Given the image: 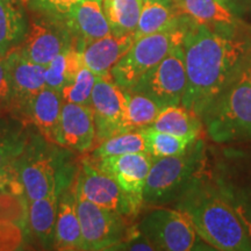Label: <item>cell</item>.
<instances>
[{"mask_svg": "<svg viewBox=\"0 0 251 251\" xmlns=\"http://www.w3.org/2000/svg\"><path fill=\"white\" fill-rule=\"evenodd\" d=\"M150 127L156 130L196 141L200 139L203 124L199 115L180 105L163 108Z\"/></svg>", "mask_w": 251, "mask_h": 251, "instance_id": "cb8c5ba5", "label": "cell"}, {"mask_svg": "<svg viewBox=\"0 0 251 251\" xmlns=\"http://www.w3.org/2000/svg\"><path fill=\"white\" fill-rule=\"evenodd\" d=\"M79 1L81 0H29L28 4L34 12L63 20L72 6Z\"/></svg>", "mask_w": 251, "mask_h": 251, "instance_id": "836d02e7", "label": "cell"}, {"mask_svg": "<svg viewBox=\"0 0 251 251\" xmlns=\"http://www.w3.org/2000/svg\"><path fill=\"white\" fill-rule=\"evenodd\" d=\"M247 67L249 69V72L251 75V48H250V51L249 54H248V58H247Z\"/></svg>", "mask_w": 251, "mask_h": 251, "instance_id": "8d00e7d4", "label": "cell"}, {"mask_svg": "<svg viewBox=\"0 0 251 251\" xmlns=\"http://www.w3.org/2000/svg\"><path fill=\"white\" fill-rule=\"evenodd\" d=\"M205 168V146L197 140L181 155L153 158L143 188V205L164 207L176 203Z\"/></svg>", "mask_w": 251, "mask_h": 251, "instance_id": "5b68a950", "label": "cell"}, {"mask_svg": "<svg viewBox=\"0 0 251 251\" xmlns=\"http://www.w3.org/2000/svg\"><path fill=\"white\" fill-rule=\"evenodd\" d=\"M191 220L198 235L212 249L250 251L251 241L236 212L213 180L201 171L175 203Z\"/></svg>", "mask_w": 251, "mask_h": 251, "instance_id": "7a4b0ae2", "label": "cell"}, {"mask_svg": "<svg viewBox=\"0 0 251 251\" xmlns=\"http://www.w3.org/2000/svg\"><path fill=\"white\" fill-rule=\"evenodd\" d=\"M187 85L183 43L175 47L163 61L147 72L129 91L142 93L162 108L180 106Z\"/></svg>", "mask_w": 251, "mask_h": 251, "instance_id": "30bf717a", "label": "cell"}, {"mask_svg": "<svg viewBox=\"0 0 251 251\" xmlns=\"http://www.w3.org/2000/svg\"><path fill=\"white\" fill-rule=\"evenodd\" d=\"M142 130L146 137L148 153L152 156V158L181 155L187 151L190 147L197 141L156 130L151 127L144 128Z\"/></svg>", "mask_w": 251, "mask_h": 251, "instance_id": "f546056e", "label": "cell"}, {"mask_svg": "<svg viewBox=\"0 0 251 251\" xmlns=\"http://www.w3.org/2000/svg\"><path fill=\"white\" fill-rule=\"evenodd\" d=\"M25 234L13 222L0 220V250H17L24 246Z\"/></svg>", "mask_w": 251, "mask_h": 251, "instance_id": "e575fe53", "label": "cell"}, {"mask_svg": "<svg viewBox=\"0 0 251 251\" xmlns=\"http://www.w3.org/2000/svg\"><path fill=\"white\" fill-rule=\"evenodd\" d=\"M77 212L80 222L84 250H112L130 236L134 229L126 216L77 196Z\"/></svg>", "mask_w": 251, "mask_h": 251, "instance_id": "ba28073f", "label": "cell"}, {"mask_svg": "<svg viewBox=\"0 0 251 251\" xmlns=\"http://www.w3.org/2000/svg\"><path fill=\"white\" fill-rule=\"evenodd\" d=\"M137 229L155 250H208L188 216L178 208L153 207L137 225ZM206 243V242H205Z\"/></svg>", "mask_w": 251, "mask_h": 251, "instance_id": "52a82bcc", "label": "cell"}, {"mask_svg": "<svg viewBox=\"0 0 251 251\" xmlns=\"http://www.w3.org/2000/svg\"><path fill=\"white\" fill-rule=\"evenodd\" d=\"M55 143L77 152L90 151L96 144V124L91 106L63 102Z\"/></svg>", "mask_w": 251, "mask_h": 251, "instance_id": "2e32d148", "label": "cell"}, {"mask_svg": "<svg viewBox=\"0 0 251 251\" xmlns=\"http://www.w3.org/2000/svg\"><path fill=\"white\" fill-rule=\"evenodd\" d=\"M12 98V76L6 55H0V113L7 115Z\"/></svg>", "mask_w": 251, "mask_h": 251, "instance_id": "d590c367", "label": "cell"}, {"mask_svg": "<svg viewBox=\"0 0 251 251\" xmlns=\"http://www.w3.org/2000/svg\"><path fill=\"white\" fill-rule=\"evenodd\" d=\"M251 41L191 19L183 40L187 85L181 106L201 117L246 64Z\"/></svg>", "mask_w": 251, "mask_h": 251, "instance_id": "6da1fadb", "label": "cell"}, {"mask_svg": "<svg viewBox=\"0 0 251 251\" xmlns=\"http://www.w3.org/2000/svg\"><path fill=\"white\" fill-rule=\"evenodd\" d=\"M12 76V98L7 115L25 126L30 124L34 99L46 85V65L35 64L21 57L14 50L6 54Z\"/></svg>", "mask_w": 251, "mask_h": 251, "instance_id": "4fadbf2b", "label": "cell"}, {"mask_svg": "<svg viewBox=\"0 0 251 251\" xmlns=\"http://www.w3.org/2000/svg\"><path fill=\"white\" fill-rule=\"evenodd\" d=\"M68 84H70V80L68 77L67 55L65 51H63L47 65L46 85L49 89L61 92L63 87L67 86Z\"/></svg>", "mask_w": 251, "mask_h": 251, "instance_id": "d6a6232c", "label": "cell"}, {"mask_svg": "<svg viewBox=\"0 0 251 251\" xmlns=\"http://www.w3.org/2000/svg\"><path fill=\"white\" fill-rule=\"evenodd\" d=\"M27 126L15 119L0 117V168L14 162L26 147Z\"/></svg>", "mask_w": 251, "mask_h": 251, "instance_id": "83f0119b", "label": "cell"}, {"mask_svg": "<svg viewBox=\"0 0 251 251\" xmlns=\"http://www.w3.org/2000/svg\"><path fill=\"white\" fill-rule=\"evenodd\" d=\"M211 176L242 221L251 241V155L229 153L218 163Z\"/></svg>", "mask_w": 251, "mask_h": 251, "instance_id": "8fae6325", "label": "cell"}, {"mask_svg": "<svg viewBox=\"0 0 251 251\" xmlns=\"http://www.w3.org/2000/svg\"><path fill=\"white\" fill-rule=\"evenodd\" d=\"M62 105V93L47 86L37 94L31 105L30 124L35 126L41 136L50 143H55Z\"/></svg>", "mask_w": 251, "mask_h": 251, "instance_id": "603a6c76", "label": "cell"}, {"mask_svg": "<svg viewBox=\"0 0 251 251\" xmlns=\"http://www.w3.org/2000/svg\"><path fill=\"white\" fill-rule=\"evenodd\" d=\"M94 166L112 177L124 192L129 197L133 205L141 211L143 206V188L147 176L153 162L148 152L125 153L103 158H90Z\"/></svg>", "mask_w": 251, "mask_h": 251, "instance_id": "9a60e30c", "label": "cell"}, {"mask_svg": "<svg viewBox=\"0 0 251 251\" xmlns=\"http://www.w3.org/2000/svg\"><path fill=\"white\" fill-rule=\"evenodd\" d=\"M75 193L128 219H134L140 212L120 185L94 166L90 158L81 159L78 166L75 178Z\"/></svg>", "mask_w": 251, "mask_h": 251, "instance_id": "7c38bea8", "label": "cell"}, {"mask_svg": "<svg viewBox=\"0 0 251 251\" xmlns=\"http://www.w3.org/2000/svg\"><path fill=\"white\" fill-rule=\"evenodd\" d=\"M184 18L174 0H143L139 25L134 34L135 40L178 27Z\"/></svg>", "mask_w": 251, "mask_h": 251, "instance_id": "44dd1931", "label": "cell"}, {"mask_svg": "<svg viewBox=\"0 0 251 251\" xmlns=\"http://www.w3.org/2000/svg\"><path fill=\"white\" fill-rule=\"evenodd\" d=\"M142 6L143 0H102L103 13L107 18L113 35H134Z\"/></svg>", "mask_w": 251, "mask_h": 251, "instance_id": "484cf974", "label": "cell"}, {"mask_svg": "<svg viewBox=\"0 0 251 251\" xmlns=\"http://www.w3.org/2000/svg\"><path fill=\"white\" fill-rule=\"evenodd\" d=\"M91 108L96 124L97 146L113 135L128 131L126 128L125 91L112 78H97L91 97Z\"/></svg>", "mask_w": 251, "mask_h": 251, "instance_id": "5bb4252c", "label": "cell"}, {"mask_svg": "<svg viewBox=\"0 0 251 251\" xmlns=\"http://www.w3.org/2000/svg\"><path fill=\"white\" fill-rule=\"evenodd\" d=\"M74 42L75 37L64 21L34 12L24 40L12 50L27 61L47 67Z\"/></svg>", "mask_w": 251, "mask_h": 251, "instance_id": "9c48e42d", "label": "cell"}, {"mask_svg": "<svg viewBox=\"0 0 251 251\" xmlns=\"http://www.w3.org/2000/svg\"><path fill=\"white\" fill-rule=\"evenodd\" d=\"M59 194L42 198L29 202L28 227L37 242L45 249L54 248Z\"/></svg>", "mask_w": 251, "mask_h": 251, "instance_id": "7402d4cb", "label": "cell"}, {"mask_svg": "<svg viewBox=\"0 0 251 251\" xmlns=\"http://www.w3.org/2000/svg\"><path fill=\"white\" fill-rule=\"evenodd\" d=\"M174 2L181 14L214 30L231 31L236 25V19L224 0H174Z\"/></svg>", "mask_w": 251, "mask_h": 251, "instance_id": "ffe728a7", "label": "cell"}, {"mask_svg": "<svg viewBox=\"0 0 251 251\" xmlns=\"http://www.w3.org/2000/svg\"><path fill=\"white\" fill-rule=\"evenodd\" d=\"M190 21L191 18L185 15L178 27L135 40L130 49L111 70L113 81L124 91L133 89L137 81L159 64L175 47L183 43Z\"/></svg>", "mask_w": 251, "mask_h": 251, "instance_id": "8992f818", "label": "cell"}, {"mask_svg": "<svg viewBox=\"0 0 251 251\" xmlns=\"http://www.w3.org/2000/svg\"><path fill=\"white\" fill-rule=\"evenodd\" d=\"M134 152H148L142 129L124 131L108 137L92 150L91 158L98 159Z\"/></svg>", "mask_w": 251, "mask_h": 251, "instance_id": "f1b7e54d", "label": "cell"}, {"mask_svg": "<svg viewBox=\"0 0 251 251\" xmlns=\"http://www.w3.org/2000/svg\"><path fill=\"white\" fill-rule=\"evenodd\" d=\"M29 201L25 194L12 192L0 183V220L13 222L27 233Z\"/></svg>", "mask_w": 251, "mask_h": 251, "instance_id": "4dcf8cb0", "label": "cell"}, {"mask_svg": "<svg viewBox=\"0 0 251 251\" xmlns=\"http://www.w3.org/2000/svg\"><path fill=\"white\" fill-rule=\"evenodd\" d=\"M0 117H4V114H1V113H0Z\"/></svg>", "mask_w": 251, "mask_h": 251, "instance_id": "f35d334b", "label": "cell"}, {"mask_svg": "<svg viewBox=\"0 0 251 251\" xmlns=\"http://www.w3.org/2000/svg\"><path fill=\"white\" fill-rule=\"evenodd\" d=\"M97 78L98 77L89 68H81L75 79L62 89L61 93L63 102H74L91 106V97H92V91Z\"/></svg>", "mask_w": 251, "mask_h": 251, "instance_id": "1f68e13d", "label": "cell"}, {"mask_svg": "<svg viewBox=\"0 0 251 251\" xmlns=\"http://www.w3.org/2000/svg\"><path fill=\"white\" fill-rule=\"evenodd\" d=\"M125 99L127 130L144 129L150 127L163 109L149 97L134 91H125Z\"/></svg>", "mask_w": 251, "mask_h": 251, "instance_id": "4316f807", "label": "cell"}, {"mask_svg": "<svg viewBox=\"0 0 251 251\" xmlns=\"http://www.w3.org/2000/svg\"><path fill=\"white\" fill-rule=\"evenodd\" d=\"M20 0H0V55H6L24 40L28 28Z\"/></svg>", "mask_w": 251, "mask_h": 251, "instance_id": "d4e9b609", "label": "cell"}, {"mask_svg": "<svg viewBox=\"0 0 251 251\" xmlns=\"http://www.w3.org/2000/svg\"><path fill=\"white\" fill-rule=\"evenodd\" d=\"M54 249L64 251L84 250L80 222L77 212L75 180L65 187L58 197Z\"/></svg>", "mask_w": 251, "mask_h": 251, "instance_id": "d6986e66", "label": "cell"}, {"mask_svg": "<svg viewBox=\"0 0 251 251\" xmlns=\"http://www.w3.org/2000/svg\"><path fill=\"white\" fill-rule=\"evenodd\" d=\"M99 0H81L71 7L63 21L83 47L112 34Z\"/></svg>", "mask_w": 251, "mask_h": 251, "instance_id": "e0dca14e", "label": "cell"}, {"mask_svg": "<svg viewBox=\"0 0 251 251\" xmlns=\"http://www.w3.org/2000/svg\"><path fill=\"white\" fill-rule=\"evenodd\" d=\"M21 2H23L24 5H26V4H28V2H29V0H20Z\"/></svg>", "mask_w": 251, "mask_h": 251, "instance_id": "74e56055", "label": "cell"}, {"mask_svg": "<svg viewBox=\"0 0 251 251\" xmlns=\"http://www.w3.org/2000/svg\"><path fill=\"white\" fill-rule=\"evenodd\" d=\"M42 136H28L26 147L15 159V166L28 201L61 194L76 178L78 166L69 151L58 149Z\"/></svg>", "mask_w": 251, "mask_h": 251, "instance_id": "3957f363", "label": "cell"}, {"mask_svg": "<svg viewBox=\"0 0 251 251\" xmlns=\"http://www.w3.org/2000/svg\"><path fill=\"white\" fill-rule=\"evenodd\" d=\"M135 36L111 35L96 40L83 47L84 64L97 77L112 78L111 70L126 55L134 43Z\"/></svg>", "mask_w": 251, "mask_h": 251, "instance_id": "ac0fdd59", "label": "cell"}, {"mask_svg": "<svg viewBox=\"0 0 251 251\" xmlns=\"http://www.w3.org/2000/svg\"><path fill=\"white\" fill-rule=\"evenodd\" d=\"M200 118L216 143L251 141V75L247 62Z\"/></svg>", "mask_w": 251, "mask_h": 251, "instance_id": "277c9868", "label": "cell"}]
</instances>
